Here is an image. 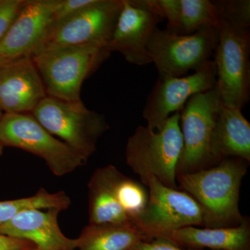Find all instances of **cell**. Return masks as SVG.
Masks as SVG:
<instances>
[{"mask_svg": "<svg viewBox=\"0 0 250 250\" xmlns=\"http://www.w3.org/2000/svg\"><path fill=\"white\" fill-rule=\"evenodd\" d=\"M3 115L1 114V109H0V122H1V118H2ZM3 149H4V146H2L1 142H0V155H1L3 153Z\"/></svg>", "mask_w": 250, "mask_h": 250, "instance_id": "obj_28", "label": "cell"}, {"mask_svg": "<svg viewBox=\"0 0 250 250\" xmlns=\"http://www.w3.org/2000/svg\"><path fill=\"white\" fill-rule=\"evenodd\" d=\"M218 42V28H207L188 35L156 29L148 42L149 58L159 76H185L213 57Z\"/></svg>", "mask_w": 250, "mask_h": 250, "instance_id": "obj_9", "label": "cell"}, {"mask_svg": "<svg viewBox=\"0 0 250 250\" xmlns=\"http://www.w3.org/2000/svg\"><path fill=\"white\" fill-rule=\"evenodd\" d=\"M111 52L106 46H67L46 49L31 58L39 72L47 96L76 102L81 100L83 82L107 60Z\"/></svg>", "mask_w": 250, "mask_h": 250, "instance_id": "obj_2", "label": "cell"}, {"mask_svg": "<svg viewBox=\"0 0 250 250\" xmlns=\"http://www.w3.org/2000/svg\"><path fill=\"white\" fill-rule=\"evenodd\" d=\"M218 30L215 87L224 106L242 110L250 98V30L235 29L222 21Z\"/></svg>", "mask_w": 250, "mask_h": 250, "instance_id": "obj_6", "label": "cell"}, {"mask_svg": "<svg viewBox=\"0 0 250 250\" xmlns=\"http://www.w3.org/2000/svg\"><path fill=\"white\" fill-rule=\"evenodd\" d=\"M179 118V112L173 113L161 131L139 126L127 140L126 164L146 187L152 177L166 187L179 189L176 169L182 148Z\"/></svg>", "mask_w": 250, "mask_h": 250, "instance_id": "obj_3", "label": "cell"}, {"mask_svg": "<svg viewBox=\"0 0 250 250\" xmlns=\"http://www.w3.org/2000/svg\"><path fill=\"white\" fill-rule=\"evenodd\" d=\"M31 114L85 162L96 151L99 139L109 129L104 116L88 109L82 100L64 101L46 96Z\"/></svg>", "mask_w": 250, "mask_h": 250, "instance_id": "obj_4", "label": "cell"}, {"mask_svg": "<svg viewBox=\"0 0 250 250\" xmlns=\"http://www.w3.org/2000/svg\"><path fill=\"white\" fill-rule=\"evenodd\" d=\"M93 1L94 0H58V4L54 11L55 24L84 9Z\"/></svg>", "mask_w": 250, "mask_h": 250, "instance_id": "obj_24", "label": "cell"}, {"mask_svg": "<svg viewBox=\"0 0 250 250\" xmlns=\"http://www.w3.org/2000/svg\"><path fill=\"white\" fill-rule=\"evenodd\" d=\"M89 224H118L131 221L114 197L106 189L89 181Z\"/></svg>", "mask_w": 250, "mask_h": 250, "instance_id": "obj_20", "label": "cell"}, {"mask_svg": "<svg viewBox=\"0 0 250 250\" xmlns=\"http://www.w3.org/2000/svg\"><path fill=\"white\" fill-rule=\"evenodd\" d=\"M249 164L239 158H228L205 170L177 175L178 188L201 208L202 228H232L244 221L246 217L242 215L238 204Z\"/></svg>", "mask_w": 250, "mask_h": 250, "instance_id": "obj_1", "label": "cell"}, {"mask_svg": "<svg viewBox=\"0 0 250 250\" xmlns=\"http://www.w3.org/2000/svg\"><path fill=\"white\" fill-rule=\"evenodd\" d=\"M58 0H26L0 42V65L31 57L53 29Z\"/></svg>", "mask_w": 250, "mask_h": 250, "instance_id": "obj_13", "label": "cell"}, {"mask_svg": "<svg viewBox=\"0 0 250 250\" xmlns=\"http://www.w3.org/2000/svg\"><path fill=\"white\" fill-rule=\"evenodd\" d=\"M2 146L27 151L45 161L58 177L71 173L85 161L72 148L56 139L31 113H5L0 122Z\"/></svg>", "mask_w": 250, "mask_h": 250, "instance_id": "obj_5", "label": "cell"}, {"mask_svg": "<svg viewBox=\"0 0 250 250\" xmlns=\"http://www.w3.org/2000/svg\"><path fill=\"white\" fill-rule=\"evenodd\" d=\"M219 21L241 30H250V0H215Z\"/></svg>", "mask_w": 250, "mask_h": 250, "instance_id": "obj_22", "label": "cell"}, {"mask_svg": "<svg viewBox=\"0 0 250 250\" xmlns=\"http://www.w3.org/2000/svg\"><path fill=\"white\" fill-rule=\"evenodd\" d=\"M77 239V250H129L144 238L132 222L87 225Z\"/></svg>", "mask_w": 250, "mask_h": 250, "instance_id": "obj_19", "label": "cell"}, {"mask_svg": "<svg viewBox=\"0 0 250 250\" xmlns=\"http://www.w3.org/2000/svg\"><path fill=\"white\" fill-rule=\"evenodd\" d=\"M26 0H0V42L9 30Z\"/></svg>", "mask_w": 250, "mask_h": 250, "instance_id": "obj_23", "label": "cell"}, {"mask_svg": "<svg viewBox=\"0 0 250 250\" xmlns=\"http://www.w3.org/2000/svg\"><path fill=\"white\" fill-rule=\"evenodd\" d=\"M166 19L158 0H122L121 14L107 45L129 63H152L147 46L158 24Z\"/></svg>", "mask_w": 250, "mask_h": 250, "instance_id": "obj_11", "label": "cell"}, {"mask_svg": "<svg viewBox=\"0 0 250 250\" xmlns=\"http://www.w3.org/2000/svg\"><path fill=\"white\" fill-rule=\"evenodd\" d=\"M90 181L107 190L131 222L147 205L149 192L146 186L125 175L114 166H104L95 170Z\"/></svg>", "mask_w": 250, "mask_h": 250, "instance_id": "obj_18", "label": "cell"}, {"mask_svg": "<svg viewBox=\"0 0 250 250\" xmlns=\"http://www.w3.org/2000/svg\"><path fill=\"white\" fill-rule=\"evenodd\" d=\"M215 82L216 68L211 59L192 75L159 76L143 108L142 115L147 126L154 131H161L170 116L180 111L189 99L213 89Z\"/></svg>", "mask_w": 250, "mask_h": 250, "instance_id": "obj_12", "label": "cell"}, {"mask_svg": "<svg viewBox=\"0 0 250 250\" xmlns=\"http://www.w3.org/2000/svg\"><path fill=\"white\" fill-rule=\"evenodd\" d=\"M0 250H36V247L26 240L18 239L0 233Z\"/></svg>", "mask_w": 250, "mask_h": 250, "instance_id": "obj_27", "label": "cell"}, {"mask_svg": "<svg viewBox=\"0 0 250 250\" xmlns=\"http://www.w3.org/2000/svg\"><path fill=\"white\" fill-rule=\"evenodd\" d=\"M61 211L49 208L21 212L0 225V233L31 242L36 250H77V239L65 236L59 228Z\"/></svg>", "mask_w": 250, "mask_h": 250, "instance_id": "obj_15", "label": "cell"}, {"mask_svg": "<svg viewBox=\"0 0 250 250\" xmlns=\"http://www.w3.org/2000/svg\"><path fill=\"white\" fill-rule=\"evenodd\" d=\"M210 151L214 165L228 158L250 162V124L241 109L222 104L215 118Z\"/></svg>", "mask_w": 250, "mask_h": 250, "instance_id": "obj_16", "label": "cell"}, {"mask_svg": "<svg viewBox=\"0 0 250 250\" xmlns=\"http://www.w3.org/2000/svg\"><path fill=\"white\" fill-rule=\"evenodd\" d=\"M47 96L31 57L0 65V109L6 113H31Z\"/></svg>", "mask_w": 250, "mask_h": 250, "instance_id": "obj_14", "label": "cell"}, {"mask_svg": "<svg viewBox=\"0 0 250 250\" xmlns=\"http://www.w3.org/2000/svg\"><path fill=\"white\" fill-rule=\"evenodd\" d=\"M166 238L186 248L250 250V219L246 217L241 225L232 228L188 227L173 231Z\"/></svg>", "mask_w": 250, "mask_h": 250, "instance_id": "obj_17", "label": "cell"}, {"mask_svg": "<svg viewBox=\"0 0 250 250\" xmlns=\"http://www.w3.org/2000/svg\"><path fill=\"white\" fill-rule=\"evenodd\" d=\"M167 20L166 30L179 34L180 30V0H158Z\"/></svg>", "mask_w": 250, "mask_h": 250, "instance_id": "obj_25", "label": "cell"}, {"mask_svg": "<svg viewBox=\"0 0 250 250\" xmlns=\"http://www.w3.org/2000/svg\"><path fill=\"white\" fill-rule=\"evenodd\" d=\"M149 200L133 223L145 241L166 238L188 227H203L201 208L187 192L166 187L154 177L146 184Z\"/></svg>", "mask_w": 250, "mask_h": 250, "instance_id": "obj_7", "label": "cell"}, {"mask_svg": "<svg viewBox=\"0 0 250 250\" xmlns=\"http://www.w3.org/2000/svg\"><path fill=\"white\" fill-rule=\"evenodd\" d=\"M129 250H205L186 248L166 238H156L151 241H139Z\"/></svg>", "mask_w": 250, "mask_h": 250, "instance_id": "obj_26", "label": "cell"}, {"mask_svg": "<svg viewBox=\"0 0 250 250\" xmlns=\"http://www.w3.org/2000/svg\"><path fill=\"white\" fill-rule=\"evenodd\" d=\"M121 9L122 0H94L84 9L55 24L36 52L88 44L107 47Z\"/></svg>", "mask_w": 250, "mask_h": 250, "instance_id": "obj_10", "label": "cell"}, {"mask_svg": "<svg viewBox=\"0 0 250 250\" xmlns=\"http://www.w3.org/2000/svg\"><path fill=\"white\" fill-rule=\"evenodd\" d=\"M180 35H188L207 28H218V12L213 1L180 0Z\"/></svg>", "mask_w": 250, "mask_h": 250, "instance_id": "obj_21", "label": "cell"}, {"mask_svg": "<svg viewBox=\"0 0 250 250\" xmlns=\"http://www.w3.org/2000/svg\"><path fill=\"white\" fill-rule=\"evenodd\" d=\"M221 105L214 87L192 96L179 111L182 148L176 169L177 175L192 173L215 166L210 155V140L215 118Z\"/></svg>", "mask_w": 250, "mask_h": 250, "instance_id": "obj_8", "label": "cell"}]
</instances>
